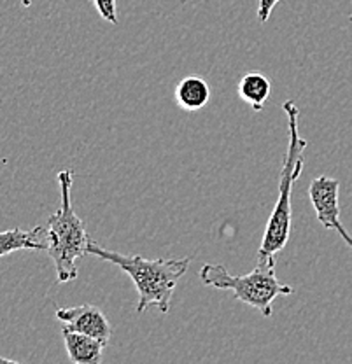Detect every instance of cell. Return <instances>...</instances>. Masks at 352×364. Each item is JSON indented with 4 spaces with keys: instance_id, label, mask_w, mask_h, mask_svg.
<instances>
[{
    "instance_id": "8992f818",
    "label": "cell",
    "mask_w": 352,
    "mask_h": 364,
    "mask_svg": "<svg viewBox=\"0 0 352 364\" xmlns=\"http://www.w3.org/2000/svg\"><path fill=\"white\" fill-rule=\"evenodd\" d=\"M56 317L62 322V328L93 336V338L104 341L105 345L109 343L112 336L111 322L107 321V317L98 306L81 305L56 309Z\"/></svg>"
},
{
    "instance_id": "277c9868",
    "label": "cell",
    "mask_w": 352,
    "mask_h": 364,
    "mask_svg": "<svg viewBox=\"0 0 352 364\" xmlns=\"http://www.w3.org/2000/svg\"><path fill=\"white\" fill-rule=\"evenodd\" d=\"M200 279L206 286L233 291L235 299L260 310L265 317L272 316V303L277 296L293 294V287L282 284L275 275V256L258 257V264L247 275H232L223 264H203Z\"/></svg>"
},
{
    "instance_id": "7a4b0ae2",
    "label": "cell",
    "mask_w": 352,
    "mask_h": 364,
    "mask_svg": "<svg viewBox=\"0 0 352 364\" xmlns=\"http://www.w3.org/2000/svg\"><path fill=\"white\" fill-rule=\"evenodd\" d=\"M284 112L287 116V124H289V146L284 156L281 179H279V196L274 205L270 218H268L267 228H265L263 240H261L258 257L275 256L277 252L286 247L291 235V195H293V184L300 179L305 165V149L309 146V140L302 139L300 130H298V119H300V111L293 100H287L282 105Z\"/></svg>"
},
{
    "instance_id": "8fae6325",
    "label": "cell",
    "mask_w": 352,
    "mask_h": 364,
    "mask_svg": "<svg viewBox=\"0 0 352 364\" xmlns=\"http://www.w3.org/2000/svg\"><path fill=\"white\" fill-rule=\"evenodd\" d=\"M95 7H97L98 14L104 18L105 21L117 25V14H116V0H93Z\"/></svg>"
},
{
    "instance_id": "5bb4252c",
    "label": "cell",
    "mask_w": 352,
    "mask_h": 364,
    "mask_svg": "<svg viewBox=\"0 0 352 364\" xmlns=\"http://www.w3.org/2000/svg\"><path fill=\"white\" fill-rule=\"evenodd\" d=\"M349 20H351V21H352V14H351V18H349Z\"/></svg>"
},
{
    "instance_id": "30bf717a",
    "label": "cell",
    "mask_w": 352,
    "mask_h": 364,
    "mask_svg": "<svg viewBox=\"0 0 352 364\" xmlns=\"http://www.w3.org/2000/svg\"><path fill=\"white\" fill-rule=\"evenodd\" d=\"M272 82L267 75L260 72H249L238 82V97L251 105L255 111H263L265 104L270 98Z\"/></svg>"
},
{
    "instance_id": "52a82bcc",
    "label": "cell",
    "mask_w": 352,
    "mask_h": 364,
    "mask_svg": "<svg viewBox=\"0 0 352 364\" xmlns=\"http://www.w3.org/2000/svg\"><path fill=\"white\" fill-rule=\"evenodd\" d=\"M16 250H48V226H36L33 230L0 231V257L9 256Z\"/></svg>"
},
{
    "instance_id": "6da1fadb",
    "label": "cell",
    "mask_w": 352,
    "mask_h": 364,
    "mask_svg": "<svg viewBox=\"0 0 352 364\" xmlns=\"http://www.w3.org/2000/svg\"><path fill=\"white\" fill-rule=\"evenodd\" d=\"M86 252L97 256L98 259L107 261V263H114L124 273H128L139 293L137 314H144L149 306H156L161 314H169L170 299H172L177 282L188 272L189 263H191V257L146 259L139 254L124 256L116 250L100 247L92 240L88 242Z\"/></svg>"
},
{
    "instance_id": "7c38bea8",
    "label": "cell",
    "mask_w": 352,
    "mask_h": 364,
    "mask_svg": "<svg viewBox=\"0 0 352 364\" xmlns=\"http://www.w3.org/2000/svg\"><path fill=\"white\" fill-rule=\"evenodd\" d=\"M281 2V0H260V6H258V20L261 23L268 21V18H270L272 11H274V7L277 6V4Z\"/></svg>"
},
{
    "instance_id": "9c48e42d",
    "label": "cell",
    "mask_w": 352,
    "mask_h": 364,
    "mask_svg": "<svg viewBox=\"0 0 352 364\" xmlns=\"http://www.w3.org/2000/svg\"><path fill=\"white\" fill-rule=\"evenodd\" d=\"M210 98V88L202 77L189 75L177 85L176 88V100L181 109L189 112L200 111L206 107Z\"/></svg>"
},
{
    "instance_id": "3957f363",
    "label": "cell",
    "mask_w": 352,
    "mask_h": 364,
    "mask_svg": "<svg viewBox=\"0 0 352 364\" xmlns=\"http://www.w3.org/2000/svg\"><path fill=\"white\" fill-rule=\"evenodd\" d=\"M74 172L62 170L58 173L60 193H62V205L60 210L49 215L48 219V250L56 268V279L60 284L70 282L78 279V267L75 261L86 256L88 247V231L82 219L72 208L70 193Z\"/></svg>"
},
{
    "instance_id": "9a60e30c",
    "label": "cell",
    "mask_w": 352,
    "mask_h": 364,
    "mask_svg": "<svg viewBox=\"0 0 352 364\" xmlns=\"http://www.w3.org/2000/svg\"><path fill=\"white\" fill-rule=\"evenodd\" d=\"M183 2H186V0H183Z\"/></svg>"
},
{
    "instance_id": "4fadbf2b",
    "label": "cell",
    "mask_w": 352,
    "mask_h": 364,
    "mask_svg": "<svg viewBox=\"0 0 352 364\" xmlns=\"http://www.w3.org/2000/svg\"><path fill=\"white\" fill-rule=\"evenodd\" d=\"M0 363H7V364H16V361H13V359H9V358H4V355H0Z\"/></svg>"
},
{
    "instance_id": "5b68a950",
    "label": "cell",
    "mask_w": 352,
    "mask_h": 364,
    "mask_svg": "<svg viewBox=\"0 0 352 364\" xmlns=\"http://www.w3.org/2000/svg\"><path fill=\"white\" fill-rule=\"evenodd\" d=\"M340 182L333 177L321 176L310 182L309 196L316 210L317 221L326 230H335L343 238L347 245L352 249V235L346 230L340 221V205H338Z\"/></svg>"
},
{
    "instance_id": "ba28073f",
    "label": "cell",
    "mask_w": 352,
    "mask_h": 364,
    "mask_svg": "<svg viewBox=\"0 0 352 364\" xmlns=\"http://www.w3.org/2000/svg\"><path fill=\"white\" fill-rule=\"evenodd\" d=\"M63 341H65L67 354L74 364H100L104 359V348L107 345L104 341L93 338V336L82 335V333L70 331L62 328Z\"/></svg>"
}]
</instances>
